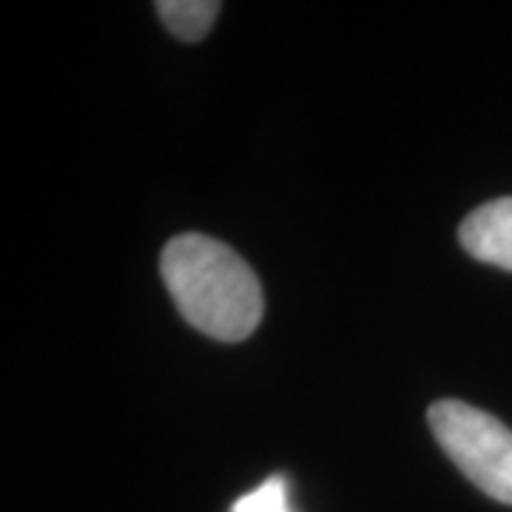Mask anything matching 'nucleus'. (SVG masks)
I'll use <instances>...</instances> for the list:
<instances>
[{"mask_svg": "<svg viewBox=\"0 0 512 512\" xmlns=\"http://www.w3.org/2000/svg\"><path fill=\"white\" fill-rule=\"evenodd\" d=\"M165 288L183 319L217 342H242L262 322V285L220 239L180 234L163 248Z\"/></svg>", "mask_w": 512, "mask_h": 512, "instance_id": "obj_1", "label": "nucleus"}, {"mask_svg": "<svg viewBox=\"0 0 512 512\" xmlns=\"http://www.w3.org/2000/svg\"><path fill=\"white\" fill-rule=\"evenodd\" d=\"M430 430L464 476L484 495L512 507V430L490 413L456 399L427 410Z\"/></svg>", "mask_w": 512, "mask_h": 512, "instance_id": "obj_2", "label": "nucleus"}, {"mask_svg": "<svg viewBox=\"0 0 512 512\" xmlns=\"http://www.w3.org/2000/svg\"><path fill=\"white\" fill-rule=\"evenodd\" d=\"M464 251L495 268L512 271V197L487 202L461 222Z\"/></svg>", "mask_w": 512, "mask_h": 512, "instance_id": "obj_3", "label": "nucleus"}, {"mask_svg": "<svg viewBox=\"0 0 512 512\" xmlns=\"http://www.w3.org/2000/svg\"><path fill=\"white\" fill-rule=\"evenodd\" d=\"M154 9L168 26V32L185 43L202 40L220 15V3L214 0H160Z\"/></svg>", "mask_w": 512, "mask_h": 512, "instance_id": "obj_4", "label": "nucleus"}, {"mask_svg": "<svg viewBox=\"0 0 512 512\" xmlns=\"http://www.w3.org/2000/svg\"><path fill=\"white\" fill-rule=\"evenodd\" d=\"M231 512H293L288 504V481L282 476H271L256 490L237 498Z\"/></svg>", "mask_w": 512, "mask_h": 512, "instance_id": "obj_5", "label": "nucleus"}]
</instances>
